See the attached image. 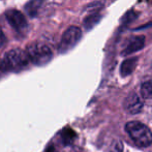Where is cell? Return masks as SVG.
Wrapping results in <instances>:
<instances>
[{
  "label": "cell",
  "mask_w": 152,
  "mask_h": 152,
  "mask_svg": "<svg viewBox=\"0 0 152 152\" xmlns=\"http://www.w3.org/2000/svg\"><path fill=\"white\" fill-rule=\"evenodd\" d=\"M125 130L132 141L140 147H148L152 144V132L148 126L140 121H129Z\"/></svg>",
  "instance_id": "cell-1"
},
{
  "label": "cell",
  "mask_w": 152,
  "mask_h": 152,
  "mask_svg": "<svg viewBox=\"0 0 152 152\" xmlns=\"http://www.w3.org/2000/svg\"><path fill=\"white\" fill-rule=\"evenodd\" d=\"M42 0H30L26 5V10L31 17L36 16L37 14V10L39 8V6L42 5Z\"/></svg>",
  "instance_id": "cell-9"
},
{
  "label": "cell",
  "mask_w": 152,
  "mask_h": 152,
  "mask_svg": "<svg viewBox=\"0 0 152 152\" xmlns=\"http://www.w3.org/2000/svg\"><path fill=\"white\" fill-rule=\"evenodd\" d=\"M124 109L129 114H138L143 108V102L137 93H132L124 100Z\"/></svg>",
  "instance_id": "cell-6"
},
{
  "label": "cell",
  "mask_w": 152,
  "mask_h": 152,
  "mask_svg": "<svg viewBox=\"0 0 152 152\" xmlns=\"http://www.w3.org/2000/svg\"><path fill=\"white\" fill-rule=\"evenodd\" d=\"M141 94L144 98L152 97V80L143 83L141 86Z\"/></svg>",
  "instance_id": "cell-10"
},
{
  "label": "cell",
  "mask_w": 152,
  "mask_h": 152,
  "mask_svg": "<svg viewBox=\"0 0 152 152\" xmlns=\"http://www.w3.org/2000/svg\"><path fill=\"white\" fill-rule=\"evenodd\" d=\"M5 42H6V37H5V35H4L3 31L0 29V47L3 46Z\"/></svg>",
  "instance_id": "cell-11"
},
{
  "label": "cell",
  "mask_w": 152,
  "mask_h": 152,
  "mask_svg": "<svg viewBox=\"0 0 152 152\" xmlns=\"http://www.w3.org/2000/svg\"><path fill=\"white\" fill-rule=\"evenodd\" d=\"M137 63H138L137 57H132V58H128L124 60L120 66V75L122 77H127L134 70Z\"/></svg>",
  "instance_id": "cell-8"
},
{
  "label": "cell",
  "mask_w": 152,
  "mask_h": 152,
  "mask_svg": "<svg viewBox=\"0 0 152 152\" xmlns=\"http://www.w3.org/2000/svg\"><path fill=\"white\" fill-rule=\"evenodd\" d=\"M28 61L29 58L24 51L21 49H14L6 53L5 57H4L3 65L5 68L19 70L27 66Z\"/></svg>",
  "instance_id": "cell-3"
},
{
  "label": "cell",
  "mask_w": 152,
  "mask_h": 152,
  "mask_svg": "<svg viewBox=\"0 0 152 152\" xmlns=\"http://www.w3.org/2000/svg\"><path fill=\"white\" fill-rule=\"evenodd\" d=\"M81 36H82V31L79 27L72 26L68 29H66V31L64 32L62 39L59 45V50L60 52L64 53L66 51L70 50L72 47H75L80 40Z\"/></svg>",
  "instance_id": "cell-4"
},
{
  "label": "cell",
  "mask_w": 152,
  "mask_h": 152,
  "mask_svg": "<svg viewBox=\"0 0 152 152\" xmlns=\"http://www.w3.org/2000/svg\"><path fill=\"white\" fill-rule=\"evenodd\" d=\"M145 44V37L143 35H138V36H134L128 40L127 45L124 48L122 55H130L132 53L137 52V51L143 49Z\"/></svg>",
  "instance_id": "cell-7"
},
{
  "label": "cell",
  "mask_w": 152,
  "mask_h": 152,
  "mask_svg": "<svg viewBox=\"0 0 152 152\" xmlns=\"http://www.w3.org/2000/svg\"><path fill=\"white\" fill-rule=\"evenodd\" d=\"M27 56L36 65H45L52 59V52L47 45L33 42L27 48Z\"/></svg>",
  "instance_id": "cell-2"
},
{
  "label": "cell",
  "mask_w": 152,
  "mask_h": 152,
  "mask_svg": "<svg viewBox=\"0 0 152 152\" xmlns=\"http://www.w3.org/2000/svg\"><path fill=\"white\" fill-rule=\"evenodd\" d=\"M6 19L8 23L16 29L17 31H23L27 28V21L22 12L16 10H10L6 12Z\"/></svg>",
  "instance_id": "cell-5"
}]
</instances>
